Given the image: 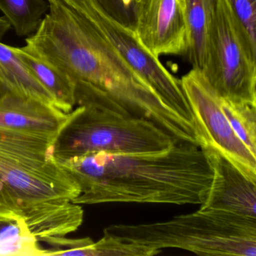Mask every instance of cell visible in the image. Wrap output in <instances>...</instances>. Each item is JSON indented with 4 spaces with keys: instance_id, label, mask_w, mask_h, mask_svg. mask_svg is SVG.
<instances>
[{
    "instance_id": "1",
    "label": "cell",
    "mask_w": 256,
    "mask_h": 256,
    "mask_svg": "<svg viewBox=\"0 0 256 256\" xmlns=\"http://www.w3.org/2000/svg\"><path fill=\"white\" fill-rule=\"evenodd\" d=\"M48 12L26 46L70 78L76 106L122 109L197 144L194 126L164 104L84 16L62 0Z\"/></svg>"
},
{
    "instance_id": "2",
    "label": "cell",
    "mask_w": 256,
    "mask_h": 256,
    "mask_svg": "<svg viewBox=\"0 0 256 256\" xmlns=\"http://www.w3.org/2000/svg\"><path fill=\"white\" fill-rule=\"evenodd\" d=\"M58 162L80 187V194L72 200L78 204H202L212 180L202 150L187 142L156 152H100Z\"/></svg>"
},
{
    "instance_id": "3",
    "label": "cell",
    "mask_w": 256,
    "mask_h": 256,
    "mask_svg": "<svg viewBox=\"0 0 256 256\" xmlns=\"http://www.w3.org/2000/svg\"><path fill=\"white\" fill-rule=\"evenodd\" d=\"M104 233L161 252L178 248L200 256H256V218L218 210L200 208L158 222L112 224Z\"/></svg>"
},
{
    "instance_id": "4",
    "label": "cell",
    "mask_w": 256,
    "mask_h": 256,
    "mask_svg": "<svg viewBox=\"0 0 256 256\" xmlns=\"http://www.w3.org/2000/svg\"><path fill=\"white\" fill-rule=\"evenodd\" d=\"M179 142L150 120L126 110L84 104L67 114L55 136L50 156L61 162L100 152H156Z\"/></svg>"
},
{
    "instance_id": "5",
    "label": "cell",
    "mask_w": 256,
    "mask_h": 256,
    "mask_svg": "<svg viewBox=\"0 0 256 256\" xmlns=\"http://www.w3.org/2000/svg\"><path fill=\"white\" fill-rule=\"evenodd\" d=\"M202 72L222 100L256 106V44L228 0H215Z\"/></svg>"
},
{
    "instance_id": "6",
    "label": "cell",
    "mask_w": 256,
    "mask_h": 256,
    "mask_svg": "<svg viewBox=\"0 0 256 256\" xmlns=\"http://www.w3.org/2000/svg\"><path fill=\"white\" fill-rule=\"evenodd\" d=\"M84 16L154 90L162 101L194 126L192 112L181 80L139 42L136 32L110 18L97 0H62Z\"/></svg>"
},
{
    "instance_id": "7",
    "label": "cell",
    "mask_w": 256,
    "mask_h": 256,
    "mask_svg": "<svg viewBox=\"0 0 256 256\" xmlns=\"http://www.w3.org/2000/svg\"><path fill=\"white\" fill-rule=\"evenodd\" d=\"M0 180L23 212V220L36 206L72 202L80 194L76 181L52 157L0 150Z\"/></svg>"
},
{
    "instance_id": "8",
    "label": "cell",
    "mask_w": 256,
    "mask_h": 256,
    "mask_svg": "<svg viewBox=\"0 0 256 256\" xmlns=\"http://www.w3.org/2000/svg\"><path fill=\"white\" fill-rule=\"evenodd\" d=\"M194 118L199 148L210 146L229 160L246 178L256 184V156L236 136L218 96L202 70L192 68L180 79Z\"/></svg>"
},
{
    "instance_id": "9",
    "label": "cell",
    "mask_w": 256,
    "mask_h": 256,
    "mask_svg": "<svg viewBox=\"0 0 256 256\" xmlns=\"http://www.w3.org/2000/svg\"><path fill=\"white\" fill-rule=\"evenodd\" d=\"M134 32L156 58L186 55L188 40L182 0H138Z\"/></svg>"
},
{
    "instance_id": "10",
    "label": "cell",
    "mask_w": 256,
    "mask_h": 256,
    "mask_svg": "<svg viewBox=\"0 0 256 256\" xmlns=\"http://www.w3.org/2000/svg\"><path fill=\"white\" fill-rule=\"evenodd\" d=\"M210 166L212 180L202 210H218L256 218V184L210 146H200Z\"/></svg>"
},
{
    "instance_id": "11",
    "label": "cell",
    "mask_w": 256,
    "mask_h": 256,
    "mask_svg": "<svg viewBox=\"0 0 256 256\" xmlns=\"http://www.w3.org/2000/svg\"><path fill=\"white\" fill-rule=\"evenodd\" d=\"M67 114L38 100L28 104L0 108V130L56 136Z\"/></svg>"
},
{
    "instance_id": "12",
    "label": "cell",
    "mask_w": 256,
    "mask_h": 256,
    "mask_svg": "<svg viewBox=\"0 0 256 256\" xmlns=\"http://www.w3.org/2000/svg\"><path fill=\"white\" fill-rule=\"evenodd\" d=\"M84 220L80 204L72 202L48 203L37 209L24 222L31 234L40 241L66 236L78 230Z\"/></svg>"
},
{
    "instance_id": "13",
    "label": "cell",
    "mask_w": 256,
    "mask_h": 256,
    "mask_svg": "<svg viewBox=\"0 0 256 256\" xmlns=\"http://www.w3.org/2000/svg\"><path fill=\"white\" fill-rule=\"evenodd\" d=\"M31 74L56 100L60 110L68 114L76 106L74 86L70 78L60 70L34 54L28 46L14 48Z\"/></svg>"
},
{
    "instance_id": "14",
    "label": "cell",
    "mask_w": 256,
    "mask_h": 256,
    "mask_svg": "<svg viewBox=\"0 0 256 256\" xmlns=\"http://www.w3.org/2000/svg\"><path fill=\"white\" fill-rule=\"evenodd\" d=\"M188 46L186 55L192 68L202 70L215 0H182Z\"/></svg>"
},
{
    "instance_id": "15",
    "label": "cell",
    "mask_w": 256,
    "mask_h": 256,
    "mask_svg": "<svg viewBox=\"0 0 256 256\" xmlns=\"http://www.w3.org/2000/svg\"><path fill=\"white\" fill-rule=\"evenodd\" d=\"M49 8L44 0H0V10L18 36L32 35Z\"/></svg>"
},
{
    "instance_id": "16",
    "label": "cell",
    "mask_w": 256,
    "mask_h": 256,
    "mask_svg": "<svg viewBox=\"0 0 256 256\" xmlns=\"http://www.w3.org/2000/svg\"><path fill=\"white\" fill-rule=\"evenodd\" d=\"M0 66L31 96L59 109L56 100L31 74L13 47L2 42H0Z\"/></svg>"
},
{
    "instance_id": "17",
    "label": "cell",
    "mask_w": 256,
    "mask_h": 256,
    "mask_svg": "<svg viewBox=\"0 0 256 256\" xmlns=\"http://www.w3.org/2000/svg\"><path fill=\"white\" fill-rule=\"evenodd\" d=\"M0 256H48V250L40 247L22 220L0 221Z\"/></svg>"
},
{
    "instance_id": "18",
    "label": "cell",
    "mask_w": 256,
    "mask_h": 256,
    "mask_svg": "<svg viewBox=\"0 0 256 256\" xmlns=\"http://www.w3.org/2000/svg\"><path fill=\"white\" fill-rule=\"evenodd\" d=\"M221 108L236 136L256 156V106L221 98Z\"/></svg>"
},
{
    "instance_id": "19",
    "label": "cell",
    "mask_w": 256,
    "mask_h": 256,
    "mask_svg": "<svg viewBox=\"0 0 256 256\" xmlns=\"http://www.w3.org/2000/svg\"><path fill=\"white\" fill-rule=\"evenodd\" d=\"M54 138L49 134L0 130V150L50 157Z\"/></svg>"
},
{
    "instance_id": "20",
    "label": "cell",
    "mask_w": 256,
    "mask_h": 256,
    "mask_svg": "<svg viewBox=\"0 0 256 256\" xmlns=\"http://www.w3.org/2000/svg\"><path fill=\"white\" fill-rule=\"evenodd\" d=\"M95 252L96 256H152L161 251L125 242L104 233L102 238L95 242Z\"/></svg>"
},
{
    "instance_id": "21",
    "label": "cell",
    "mask_w": 256,
    "mask_h": 256,
    "mask_svg": "<svg viewBox=\"0 0 256 256\" xmlns=\"http://www.w3.org/2000/svg\"><path fill=\"white\" fill-rule=\"evenodd\" d=\"M43 242L53 246L48 250V256H96L95 242L90 238L68 239L60 236Z\"/></svg>"
},
{
    "instance_id": "22",
    "label": "cell",
    "mask_w": 256,
    "mask_h": 256,
    "mask_svg": "<svg viewBox=\"0 0 256 256\" xmlns=\"http://www.w3.org/2000/svg\"><path fill=\"white\" fill-rule=\"evenodd\" d=\"M104 12L118 23L134 32L138 0H97Z\"/></svg>"
},
{
    "instance_id": "23",
    "label": "cell",
    "mask_w": 256,
    "mask_h": 256,
    "mask_svg": "<svg viewBox=\"0 0 256 256\" xmlns=\"http://www.w3.org/2000/svg\"><path fill=\"white\" fill-rule=\"evenodd\" d=\"M234 12L256 44V0H228Z\"/></svg>"
},
{
    "instance_id": "24",
    "label": "cell",
    "mask_w": 256,
    "mask_h": 256,
    "mask_svg": "<svg viewBox=\"0 0 256 256\" xmlns=\"http://www.w3.org/2000/svg\"><path fill=\"white\" fill-rule=\"evenodd\" d=\"M11 26L10 22L4 16L0 18V40L10 30Z\"/></svg>"
},
{
    "instance_id": "25",
    "label": "cell",
    "mask_w": 256,
    "mask_h": 256,
    "mask_svg": "<svg viewBox=\"0 0 256 256\" xmlns=\"http://www.w3.org/2000/svg\"><path fill=\"white\" fill-rule=\"evenodd\" d=\"M47 1L49 4H52V2H54V0H47Z\"/></svg>"
}]
</instances>
